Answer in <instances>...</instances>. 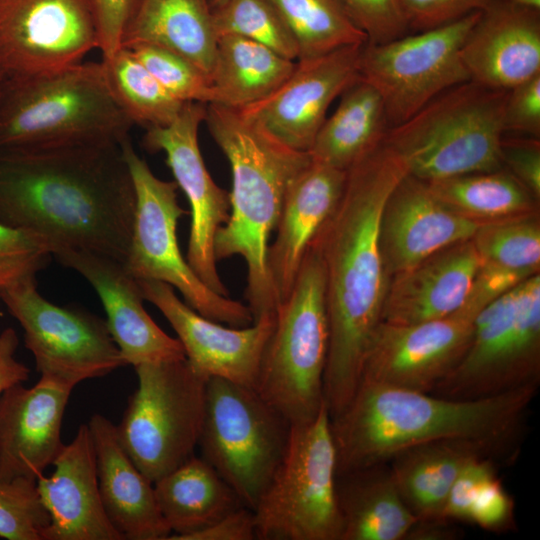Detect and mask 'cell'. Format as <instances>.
I'll return each mask as SVG.
<instances>
[{
    "mask_svg": "<svg viewBox=\"0 0 540 540\" xmlns=\"http://www.w3.org/2000/svg\"><path fill=\"white\" fill-rule=\"evenodd\" d=\"M407 174L382 141L347 170L341 199L313 240L325 273L329 346L323 395L330 418L355 394L366 348L381 323L390 282L380 247L381 216Z\"/></svg>",
    "mask_w": 540,
    "mask_h": 540,
    "instance_id": "1",
    "label": "cell"
},
{
    "mask_svg": "<svg viewBox=\"0 0 540 540\" xmlns=\"http://www.w3.org/2000/svg\"><path fill=\"white\" fill-rule=\"evenodd\" d=\"M136 208L120 145L0 148V223L125 265Z\"/></svg>",
    "mask_w": 540,
    "mask_h": 540,
    "instance_id": "2",
    "label": "cell"
},
{
    "mask_svg": "<svg viewBox=\"0 0 540 540\" xmlns=\"http://www.w3.org/2000/svg\"><path fill=\"white\" fill-rule=\"evenodd\" d=\"M539 384L499 395L456 400L398 387L360 383L330 418L337 475L386 463L398 451L436 440H464L505 458L519 440Z\"/></svg>",
    "mask_w": 540,
    "mask_h": 540,
    "instance_id": "3",
    "label": "cell"
},
{
    "mask_svg": "<svg viewBox=\"0 0 540 540\" xmlns=\"http://www.w3.org/2000/svg\"><path fill=\"white\" fill-rule=\"evenodd\" d=\"M232 172L230 213L214 239L218 260L246 264L245 298L253 322L274 316L280 303L267 266V250L291 180L311 161L239 110L206 104L205 120Z\"/></svg>",
    "mask_w": 540,
    "mask_h": 540,
    "instance_id": "4",
    "label": "cell"
},
{
    "mask_svg": "<svg viewBox=\"0 0 540 540\" xmlns=\"http://www.w3.org/2000/svg\"><path fill=\"white\" fill-rule=\"evenodd\" d=\"M134 126L101 62H80L0 85V148L120 145Z\"/></svg>",
    "mask_w": 540,
    "mask_h": 540,
    "instance_id": "5",
    "label": "cell"
},
{
    "mask_svg": "<svg viewBox=\"0 0 540 540\" xmlns=\"http://www.w3.org/2000/svg\"><path fill=\"white\" fill-rule=\"evenodd\" d=\"M506 96L505 90L463 82L389 127L383 143L409 175L425 182L502 169Z\"/></svg>",
    "mask_w": 540,
    "mask_h": 540,
    "instance_id": "6",
    "label": "cell"
},
{
    "mask_svg": "<svg viewBox=\"0 0 540 540\" xmlns=\"http://www.w3.org/2000/svg\"><path fill=\"white\" fill-rule=\"evenodd\" d=\"M328 346L324 266L312 242L290 293L277 307L255 385L290 424L310 421L325 403Z\"/></svg>",
    "mask_w": 540,
    "mask_h": 540,
    "instance_id": "7",
    "label": "cell"
},
{
    "mask_svg": "<svg viewBox=\"0 0 540 540\" xmlns=\"http://www.w3.org/2000/svg\"><path fill=\"white\" fill-rule=\"evenodd\" d=\"M337 459L326 403L291 424L284 457L255 509L256 539L341 540Z\"/></svg>",
    "mask_w": 540,
    "mask_h": 540,
    "instance_id": "8",
    "label": "cell"
},
{
    "mask_svg": "<svg viewBox=\"0 0 540 540\" xmlns=\"http://www.w3.org/2000/svg\"><path fill=\"white\" fill-rule=\"evenodd\" d=\"M134 368L138 387L116 429L129 457L154 483L194 455L208 379L195 372L186 358Z\"/></svg>",
    "mask_w": 540,
    "mask_h": 540,
    "instance_id": "9",
    "label": "cell"
},
{
    "mask_svg": "<svg viewBox=\"0 0 540 540\" xmlns=\"http://www.w3.org/2000/svg\"><path fill=\"white\" fill-rule=\"evenodd\" d=\"M290 422L255 388L222 378L206 386L201 457L254 510L287 449Z\"/></svg>",
    "mask_w": 540,
    "mask_h": 540,
    "instance_id": "10",
    "label": "cell"
},
{
    "mask_svg": "<svg viewBox=\"0 0 540 540\" xmlns=\"http://www.w3.org/2000/svg\"><path fill=\"white\" fill-rule=\"evenodd\" d=\"M135 189L136 208L125 267L137 280L164 282L177 289L200 315L232 327L253 323L249 307L209 288L183 257L177 239L179 219L175 181L158 178L135 151L130 137L121 143Z\"/></svg>",
    "mask_w": 540,
    "mask_h": 540,
    "instance_id": "11",
    "label": "cell"
},
{
    "mask_svg": "<svg viewBox=\"0 0 540 540\" xmlns=\"http://www.w3.org/2000/svg\"><path fill=\"white\" fill-rule=\"evenodd\" d=\"M480 13L363 46L360 77L379 93L389 127L406 121L449 88L470 80L460 50Z\"/></svg>",
    "mask_w": 540,
    "mask_h": 540,
    "instance_id": "12",
    "label": "cell"
},
{
    "mask_svg": "<svg viewBox=\"0 0 540 540\" xmlns=\"http://www.w3.org/2000/svg\"><path fill=\"white\" fill-rule=\"evenodd\" d=\"M0 300L24 331L40 375L74 387L125 366L106 321L76 307H61L45 299L36 276L0 292Z\"/></svg>",
    "mask_w": 540,
    "mask_h": 540,
    "instance_id": "13",
    "label": "cell"
},
{
    "mask_svg": "<svg viewBox=\"0 0 540 540\" xmlns=\"http://www.w3.org/2000/svg\"><path fill=\"white\" fill-rule=\"evenodd\" d=\"M494 299L473 283L461 308L448 316L411 325L381 322L366 348L359 384L431 393L462 359L477 314Z\"/></svg>",
    "mask_w": 540,
    "mask_h": 540,
    "instance_id": "14",
    "label": "cell"
},
{
    "mask_svg": "<svg viewBox=\"0 0 540 540\" xmlns=\"http://www.w3.org/2000/svg\"><path fill=\"white\" fill-rule=\"evenodd\" d=\"M520 284L477 314L467 351L431 394L471 400L540 383V331L516 316Z\"/></svg>",
    "mask_w": 540,
    "mask_h": 540,
    "instance_id": "15",
    "label": "cell"
},
{
    "mask_svg": "<svg viewBox=\"0 0 540 540\" xmlns=\"http://www.w3.org/2000/svg\"><path fill=\"white\" fill-rule=\"evenodd\" d=\"M98 48L91 0H0V67L6 77L53 73Z\"/></svg>",
    "mask_w": 540,
    "mask_h": 540,
    "instance_id": "16",
    "label": "cell"
},
{
    "mask_svg": "<svg viewBox=\"0 0 540 540\" xmlns=\"http://www.w3.org/2000/svg\"><path fill=\"white\" fill-rule=\"evenodd\" d=\"M205 116L206 104L186 102L171 124L145 129L142 144L149 152L165 153L174 181L188 200L191 215L188 264L209 288L229 296L218 273L214 239L229 218L230 197L212 179L200 151L198 132Z\"/></svg>",
    "mask_w": 540,
    "mask_h": 540,
    "instance_id": "17",
    "label": "cell"
},
{
    "mask_svg": "<svg viewBox=\"0 0 540 540\" xmlns=\"http://www.w3.org/2000/svg\"><path fill=\"white\" fill-rule=\"evenodd\" d=\"M363 46L296 60L277 89L237 110L287 146L309 152L331 103L360 77Z\"/></svg>",
    "mask_w": 540,
    "mask_h": 540,
    "instance_id": "18",
    "label": "cell"
},
{
    "mask_svg": "<svg viewBox=\"0 0 540 540\" xmlns=\"http://www.w3.org/2000/svg\"><path fill=\"white\" fill-rule=\"evenodd\" d=\"M137 282L144 300L157 307L174 329L195 372L206 379L222 378L255 388L275 315L246 327L225 326L193 310L172 286L156 280Z\"/></svg>",
    "mask_w": 540,
    "mask_h": 540,
    "instance_id": "19",
    "label": "cell"
},
{
    "mask_svg": "<svg viewBox=\"0 0 540 540\" xmlns=\"http://www.w3.org/2000/svg\"><path fill=\"white\" fill-rule=\"evenodd\" d=\"M52 256L84 277L99 296L109 332L126 365L185 358L177 338L166 334L144 308L139 284L125 265L87 250L56 247Z\"/></svg>",
    "mask_w": 540,
    "mask_h": 540,
    "instance_id": "20",
    "label": "cell"
},
{
    "mask_svg": "<svg viewBox=\"0 0 540 540\" xmlns=\"http://www.w3.org/2000/svg\"><path fill=\"white\" fill-rule=\"evenodd\" d=\"M74 386L41 375L32 387L17 383L0 395V482L37 481L62 450L63 415Z\"/></svg>",
    "mask_w": 540,
    "mask_h": 540,
    "instance_id": "21",
    "label": "cell"
},
{
    "mask_svg": "<svg viewBox=\"0 0 540 540\" xmlns=\"http://www.w3.org/2000/svg\"><path fill=\"white\" fill-rule=\"evenodd\" d=\"M480 225L436 198L426 182L405 175L389 195L380 222V247L390 279L448 246L472 239Z\"/></svg>",
    "mask_w": 540,
    "mask_h": 540,
    "instance_id": "22",
    "label": "cell"
},
{
    "mask_svg": "<svg viewBox=\"0 0 540 540\" xmlns=\"http://www.w3.org/2000/svg\"><path fill=\"white\" fill-rule=\"evenodd\" d=\"M461 60L470 80L508 91L540 74V11L495 0L467 34Z\"/></svg>",
    "mask_w": 540,
    "mask_h": 540,
    "instance_id": "23",
    "label": "cell"
},
{
    "mask_svg": "<svg viewBox=\"0 0 540 540\" xmlns=\"http://www.w3.org/2000/svg\"><path fill=\"white\" fill-rule=\"evenodd\" d=\"M52 465V475H41L36 481L50 517L45 540H123L102 504L88 424L79 426Z\"/></svg>",
    "mask_w": 540,
    "mask_h": 540,
    "instance_id": "24",
    "label": "cell"
},
{
    "mask_svg": "<svg viewBox=\"0 0 540 540\" xmlns=\"http://www.w3.org/2000/svg\"><path fill=\"white\" fill-rule=\"evenodd\" d=\"M346 175L347 171L311 159L291 180L267 250L279 301L290 293L307 250L337 207Z\"/></svg>",
    "mask_w": 540,
    "mask_h": 540,
    "instance_id": "25",
    "label": "cell"
},
{
    "mask_svg": "<svg viewBox=\"0 0 540 540\" xmlns=\"http://www.w3.org/2000/svg\"><path fill=\"white\" fill-rule=\"evenodd\" d=\"M478 269L472 239L432 254L391 277L381 322L411 325L454 313L466 301Z\"/></svg>",
    "mask_w": 540,
    "mask_h": 540,
    "instance_id": "26",
    "label": "cell"
},
{
    "mask_svg": "<svg viewBox=\"0 0 540 540\" xmlns=\"http://www.w3.org/2000/svg\"><path fill=\"white\" fill-rule=\"evenodd\" d=\"M96 455L97 479L105 513L128 540H168L153 483L137 468L122 446L116 425L102 414L87 423Z\"/></svg>",
    "mask_w": 540,
    "mask_h": 540,
    "instance_id": "27",
    "label": "cell"
},
{
    "mask_svg": "<svg viewBox=\"0 0 540 540\" xmlns=\"http://www.w3.org/2000/svg\"><path fill=\"white\" fill-rule=\"evenodd\" d=\"M137 44L170 50L210 78L217 36L209 0H137L122 47Z\"/></svg>",
    "mask_w": 540,
    "mask_h": 540,
    "instance_id": "28",
    "label": "cell"
},
{
    "mask_svg": "<svg viewBox=\"0 0 540 540\" xmlns=\"http://www.w3.org/2000/svg\"><path fill=\"white\" fill-rule=\"evenodd\" d=\"M341 540H404L417 520L388 462L337 475Z\"/></svg>",
    "mask_w": 540,
    "mask_h": 540,
    "instance_id": "29",
    "label": "cell"
},
{
    "mask_svg": "<svg viewBox=\"0 0 540 540\" xmlns=\"http://www.w3.org/2000/svg\"><path fill=\"white\" fill-rule=\"evenodd\" d=\"M478 457L495 459L479 444L446 439L404 448L388 464L402 499L417 519L443 518L454 480L468 462Z\"/></svg>",
    "mask_w": 540,
    "mask_h": 540,
    "instance_id": "30",
    "label": "cell"
},
{
    "mask_svg": "<svg viewBox=\"0 0 540 540\" xmlns=\"http://www.w3.org/2000/svg\"><path fill=\"white\" fill-rule=\"evenodd\" d=\"M153 487L159 511L172 532L170 540H183L245 506L218 472L195 455Z\"/></svg>",
    "mask_w": 540,
    "mask_h": 540,
    "instance_id": "31",
    "label": "cell"
},
{
    "mask_svg": "<svg viewBox=\"0 0 540 540\" xmlns=\"http://www.w3.org/2000/svg\"><path fill=\"white\" fill-rule=\"evenodd\" d=\"M309 150L312 159L347 171L379 145L389 128L379 93L359 77L339 96Z\"/></svg>",
    "mask_w": 540,
    "mask_h": 540,
    "instance_id": "32",
    "label": "cell"
},
{
    "mask_svg": "<svg viewBox=\"0 0 540 540\" xmlns=\"http://www.w3.org/2000/svg\"><path fill=\"white\" fill-rule=\"evenodd\" d=\"M295 63L251 39L220 36L210 75L212 103L233 109L255 103L277 89Z\"/></svg>",
    "mask_w": 540,
    "mask_h": 540,
    "instance_id": "33",
    "label": "cell"
},
{
    "mask_svg": "<svg viewBox=\"0 0 540 540\" xmlns=\"http://www.w3.org/2000/svg\"><path fill=\"white\" fill-rule=\"evenodd\" d=\"M426 184L444 204L481 224L538 211V200L505 168Z\"/></svg>",
    "mask_w": 540,
    "mask_h": 540,
    "instance_id": "34",
    "label": "cell"
},
{
    "mask_svg": "<svg viewBox=\"0 0 540 540\" xmlns=\"http://www.w3.org/2000/svg\"><path fill=\"white\" fill-rule=\"evenodd\" d=\"M479 269L520 283L540 270L537 212L482 223L472 237Z\"/></svg>",
    "mask_w": 540,
    "mask_h": 540,
    "instance_id": "35",
    "label": "cell"
},
{
    "mask_svg": "<svg viewBox=\"0 0 540 540\" xmlns=\"http://www.w3.org/2000/svg\"><path fill=\"white\" fill-rule=\"evenodd\" d=\"M101 64L113 96L134 125L164 127L179 115L185 103L171 96L130 49L119 48Z\"/></svg>",
    "mask_w": 540,
    "mask_h": 540,
    "instance_id": "36",
    "label": "cell"
},
{
    "mask_svg": "<svg viewBox=\"0 0 540 540\" xmlns=\"http://www.w3.org/2000/svg\"><path fill=\"white\" fill-rule=\"evenodd\" d=\"M292 32L298 59L367 44V37L349 19L338 0H270ZM297 59V60H298Z\"/></svg>",
    "mask_w": 540,
    "mask_h": 540,
    "instance_id": "37",
    "label": "cell"
},
{
    "mask_svg": "<svg viewBox=\"0 0 540 540\" xmlns=\"http://www.w3.org/2000/svg\"><path fill=\"white\" fill-rule=\"evenodd\" d=\"M217 38L237 35L261 43L296 61L297 42L270 0H226L212 8Z\"/></svg>",
    "mask_w": 540,
    "mask_h": 540,
    "instance_id": "38",
    "label": "cell"
},
{
    "mask_svg": "<svg viewBox=\"0 0 540 540\" xmlns=\"http://www.w3.org/2000/svg\"><path fill=\"white\" fill-rule=\"evenodd\" d=\"M128 49L175 99L184 103H212L210 78L190 61L156 45L137 44Z\"/></svg>",
    "mask_w": 540,
    "mask_h": 540,
    "instance_id": "39",
    "label": "cell"
},
{
    "mask_svg": "<svg viewBox=\"0 0 540 540\" xmlns=\"http://www.w3.org/2000/svg\"><path fill=\"white\" fill-rule=\"evenodd\" d=\"M50 517L36 481L18 478L0 482V537L8 540H45Z\"/></svg>",
    "mask_w": 540,
    "mask_h": 540,
    "instance_id": "40",
    "label": "cell"
},
{
    "mask_svg": "<svg viewBox=\"0 0 540 540\" xmlns=\"http://www.w3.org/2000/svg\"><path fill=\"white\" fill-rule=\"evenodd\" d=\"M50 256L52 247L42 236L0 223V292L36 276Z\"/></svg>",
    "mask_w": 540,
    "mask_h": 540,
    "instance_id": "41",
    "label": "cell"
},
{
    "mask_svg": "<svg viewBox=\"0 0 540 540\" xmlns=\"http://www.w3.org/2000/svg\"><path fill=\"white\" fill-rule=\"evenodd\" d=\"M368 44H381L410 32L401 0H338Z\"/></svg>",
    "mask_w": 540,
    "mask_h": 540,
    "instance_id": "42",
    "label": "cell"
},
{
    "mask_svg": "<svg viewBox=\"0 0 540 540\" xmlns=\"http://www.w3.org/2000/svg\"><path fill=\"white\" fill-rule=\"evenodd\" d=\"M410 31L442 27L483 11L495 0H401Z\"/></svg>",
    "mask_w": 540,
    "mask_h": 540,
    "instance_id": "43",
    "label": "cell"
},
{
    "mask_svg": "<svg viewBox=\"0 0 540 540\" xmlns=\"http://www.w3.org/2000/svg\"><path fill=\"white\" fill-rule=\"evenodd\" d=\"M504 131L540 139V74L507 91Z\"/></svg>",
    "mask_w": 540,
    "mask_h": 540,
    "instance_id": "44",
    "label": "cell"
},
{
    "mask_svg": "<svg viewBox=\"0 0 540 540\" xmlns=\"http://www.w3.org/2000/svg\"><path fill=\"white\" fill-rule=\"evenodd\" d=\"M496 476L495 463L488 457L468 462L457 475L448 493L442 517L450 521L469 522L471 506L481 486Z\"/></svg>",
    "mask_w": 540,
    "mask_h": 540,
    "instance_id": "45",
    "label": "cell"
},
{
    "mask_svg": "<svg viewBox=\"0 0 540 540\" xmlns=\"http://www.w3.org/2000/svg\"><path fill=\"white\" fill-rule=\"evenodd\" d=\"M501 160L503 167L539 201L540 139L519 135L503 136Z\"/></svg>",
    "mask_w": 540,
    "mask_h": 540,
    "instance_id": "46",
    "label": "cell"
},
{
    "mask_svg": "<svg viewBox=\"0 0 540 540\" xmlns=\"http://www.w3.org/2000/svg\"><path fill=\"white\" fill-rule=\"evenodd\" d=\"M514 502L494 476L480 488L471 506L469 522L492 532H503L513 524Z\"/></svg>",
    "mask_w": 540,
    "mask_h": 540,
    "instance_id": "47",
    "label": "cell"
},
{
    "mask_svg": "<svg viewBox=\"0 0 540 540\" xmlns=\"http://www.w3.org/2000/svg\"><path fill=\"white\" fill-rule=\"evenodd\" d=\"M136 2L91 0L102 58L111 56L122 47V37Z\"/></svg>",
    "mask_w": 540,
    "mask_h": 540,
    "instance_id": "48",
    "label": "cell"
},
{
    "mask_svg": "<svg viewBox=\"0 0 540 540\" xmlns=\"http://www.w3.org/2000/svg\"><path fill=\"white\" fill-rule=\"evenodd\" d=\"M256 539L253 510L242 506L209 526L187 535L183 540H254Z\"/></svg>",
    "mask_w": 540,
    "mask_h": 540,
    "instance_id": "49",
    "label": "cell"
},
{
    "mask_svg": "<svg viewBox=\"0 0 540 540\" xmlns=\"http://www.w3.org/2000/svg\"><path fill=\"white\" fill-rule=\"evenodd\" d=\"M18 344V336L13 328L0 332V395L12 385L29 378V368L15 357Z\"/></svg>",
    "mask_w": 540,
    "mask_h": 540,
    "instance_id": "50",
    "label": "cell"
},
{
    "mask_svg": "<svg viewBox=\"0 0 540 540\" xmlns=\"http://www.w3.org/2000/svg\"><path fill=\"white\" fill-rule=\"evenodd\" d=\"M452 521L445 518L417 519L409 532L406 540H451L458 536L457 530L452 526Z\"/></svg>",
    "mask_w": 540,
    "mask_h": 540,
    "instance_id": "51",
    "label": "cell"
},
{
    "mask_svg": "<svg viewBox=\"0 0 540 540\" xmlns=\"http://www.w3.org/2000/svg\"><path fill=\"white\" fill-rule=\"evenodd\" d=\"M512 5L540 11V0H504Z\"/></svg>",
    "mask_w": 540,
    "mask_h": 540,
    "instance_id": "52",
    "label": "cell"
},
{
    "mask_svg": "<svg viewBox=\"0 0 540 540\" xmlns=\"http://www.w3.org/2000/svg\"><path fill=\"white\" fill-rule=\"evenodd\" d=\"M226 0H209L211 8L222 5Z\"/></svg>",
    "mask_w": 540,
    "mask_h": 540,
    "instance_id": "53",
    "label": "cell"
},
{
    "mask_svg": "<svg viewBox=\"0 0 540 540\" xmlns=\"http://www.w3.org/2000/svg\"><path fill=\"white\" fill-rule=\"evenodd\" d=\"M5 77H6V75L4 74V72L2 71V69L0 67V85L3 82V80L5 79Z\"/></svg>",
    "mask_w": 540,
    "mask_h": 540,
    "instance_id": "54",
    "label": "cell"
}]
</instances>
